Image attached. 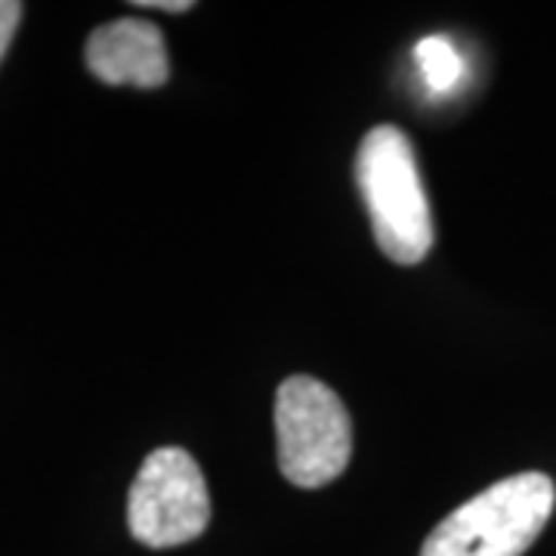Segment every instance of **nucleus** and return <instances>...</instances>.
<instances>
[{
	"label": "nucleus",
	"mask_w": 556,
	"mask_h": 556,
	"mask_svg": "<svg viewBox=\"0 0 556 556\" xmlns=\"http://www.w3.org/2000/svg\"><path fill=\"white\" fill-rule=\"evenodd\" d=\"M356 179L380 251L402 266L420 263L433 248V217L412 139L393 124L368 130L358 146Z\"/></svg>",
	"instance_id": "1"
},
{
	"label": "nucleus",
	"mask_w": 556,
	"mask_h": 556,
	"mask_svg": "<svg viewBox=\"0 0 556 556\" xmlns=\"http://www.w3.org/2000/svg\"><path fill=\"white\" fill-rule=\"evenodd\" d=\"M554 479L517 473L460 504L424 541L420 556H522L554 517Z\"/></svg>",
	"instance_id": "2"
},
{
	"label": "nucleus",
	"mask_w": 556,
	"mask_h": 556,
	"mask_svg": "<svg viewBox=\"0 0 556 556\" xmlns=\"http://www.w3.org/2000/svg\"><path fill=\"white\" fill-rule=\"evenodd\" d=\"M278 467L298 489H321L350 467L353 420L340 396L316 378H288L276 393Z\"/></svg>",
	"instance_id": "3"
},
{
	"label": "nucleus",
	"mask_w": 556,
	"mask_h": 556,
	"mask_svg": "<svg viewBox=\"0 0 556 556\" xmlns=\"http://www.w3.org/2000/svg\"><path fill=\"white\" fill-rule=\"evenodd\" d=\"M211 522V495L195 457L182 448H155L142 460L127 497L130 535L146 547L189 544Z\"/></svg>",
	"instance_id": "4"
},
{
	"label": "nucleus",
	"mask_w": 556,
	"mask_h": 556,
	"mask_svg": "<svg viewBox=\"0 0 556 556\" xmlns=\"http://www.w3.org/2000/svg\"><path fill=\"white\" fill-rule=\"evenodd\" d=\"M87 68L109 87L155 90L170 78V60L161 28L137 16L105 22L90 35Z\"/></svg>",
	"instance_id": "5"
},
{
	"label": "nucleus",
	"mask_w": 556,
	"mask_h": 556,
	"mask_svg": "<svg viewBox=\"0 0 556 556\" xmlns=\"http://www.w3.org/2000/svg\"><path fill=\"white\" fill-rule=\"evenodd\" d=\"M417 65H420V75L427 78V87L433 93H445L452 90L460 75H464V60L457 53V47L448 38L442 35H433V38H424L415 47Z\"/></svg>",
	"instance_id": "6"
},
{
	"label": "nucleus",
	"mask_w": 556,
	"mask_h": 556,
	"mask_svg": "<svg viewBox=\"0 0 556 556\" xmlns=\"http://www.w3.org/2000/svg\"><path fill=\"white\" fill-rule=\"evenodd\" d=\"M22 22V3L16 0H0V60L7 56L10 43H13V35L20 28Z\"/></svg>",
	"instance_id": "7"
},
{
	"label": "nucleus",
	"mask_w": 556,
	"mask_h": 556,
	"mask_svg": "<svg viewBox=\"0 0 556 556\" xmlns=\"http://www.w3.org/2000/svg\"><path fill=\"white\" fill-rule=\"evenodd\" d=\"M134 7H146V10H167V13H186L192 10L189 0H137Z\"/></svg>",
	"instance_id": "8"
}]
</instances>
